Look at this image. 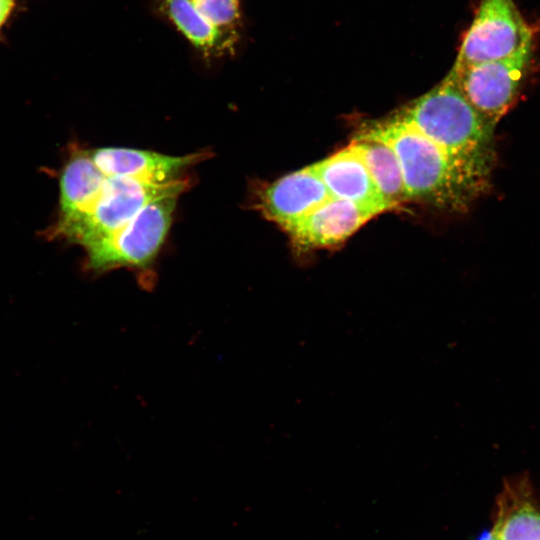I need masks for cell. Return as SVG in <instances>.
I'll use <instances>...</instances> for the list:
<instances>
[{
    "mask_svg": "<svg viewBox=\"0 0 540 540\" xmlns=\"http://www.w3.org/2000/svg\"><path fill=\"white\" fill-rule=\"evenodd\" d=\"M107 176L96 166L89 151H78L65 164L60 178V216L84 211L101 191Z\"/></svg>",
    "mask_w": 540,
    "mask_h": 540,
    "instance_id": "obj_13",
    "label": "cell"
},
{
    "mask_svg": "<svg viewBox=\"0 0 540 540\" xmlns=\"http://www.w3.org/2000/svg\"><path fill=\"white\" fill-rule=\"evenodd\" d=\"M16 0H0V28L9 17Z\"/></svg>",
    "mask_w": 540,
    "mask_h": 540,
    "instance_id": "obj_16",
    "label": "cell"
},
{
    "mask_svg": "<svg viewBox=\"0 0 540 540\" xmlns=\"http://www.w3.org/2000/svg\"><path fill=\"white\" fill-rule=\"evenodd\" d=\"M152 5L206 62L236 54L240 41L221 33L208 23L189 0H152Z\"/></svg>",
    "mask_w": 540,
    "mask_h": 540,
    "instance_id": "obj_12",
    "label": "cell"
},
{
    "mask_svg": "<svg viewBox=\"0 0 540 540\" xmlns=\"http://www.w3.org/2000/svg\"><path fill=\"white\" fill-rule=\"evenodd\" d=\"M533 64L534 46L511 57L451 67L448 74L468 103L497 126L517 102Z\"/></svg>",
    "mask_w": 540,
    "mask_h": 540,
    "instance_id": "obj_5",
    "label": "cell"
},
{
    "mask_svg": "<svg viewBox=\"0 0 540 540\" xmlns=\"http://www.w3.org/2000/svg\"><path fill=\"white\" fill-rule=\"evenodd\" d=\"M197 12L221 33L238 41L242 38L241 0H189Z\"/></svg>",
    "mask_w": 540,
    "mask_h": 540,
    "instance_id": "obj_15",
    "label": "cell"
},
{
    "mask_svg": "<svg viewBox=\"0 0 540 540\" xmlns=\"http://www.w3.org/2000/svg\"><path fill=\"white\" fill-rule=\"evenodd\" d=\"M96 166L107 177H118L152 184L180 179L184 169L207 157L193 153L172 156L130 148L105 147L89 151Z\"/></svg>",
    "mask_w": 540,
    "mask_h": 540,
    "instance_id": "obj_9",
    "label": "cell"
},
{
    "mask_svg": "<svg viewBox=\"0 0 540 540\" xmlns=\"http://www.w3.org/2000/svg\"><path fill=\"white\" fill-rule=\"evenodd\" d=\"M351 143L361 155L383 199L394 208L408 200L401 166L393 148L363 133Z\"/></svg>",
    "mask_w": 540,
    "mask_h": 540,
    "instance_id": "obj_14",
    "label": "cell"
},
{
    "mask_svg": "<svg viewBox=\"0 0 540 540\" xmlns=\"http://www.w3.org/2000/svg\"><path fill=\"white\" fill-rule=\"evenodd\" d=\"M188 184L184 178L152 184L107 177L95 200L84 211L58 219L55 233L86 249L127 223L149 203L167 196H179Z\"/></svg>",
    "mask_w": 540,
    "mask_h": 540,
    "instance_id": "obj_3",
    "label": "cell"
},
{
    "mask_svg": "<svg viewBox=\"0 0 540 540\" xmlns=\"http://www.w3.org/2000/svg\"><path fill=\"white\" fill-rule=\"evenodd\" d=\"M362 133L393 148L401 166L408 200L463 211L491 185V180L395 114L373 122Z\"/></svg>",
    "mask_w": 540,
    "mask_h": 540,
    "instance_id": "obj_1",
    "label": "cell"
},
{
    "mask_svg": "<svg viewBox=\"0 0 540 540\" xmlns=\"http://www.w3.org/2000/svg\"><path fill=\"white\" fill-rule=\"evenodd\" d=\"M313 165L332 198L395 209L379 193L352 143Z\"/></svg>",
    "mask_w": 540,
    "mask_h": 540,
    "instance_id": "obj_10",
    "label": "cell"
},
{
    "mask_svg": "<svg viewBox=\"0 0 540 540\" xmlns=\"http://www.w3.org/2000/svg\"><path fill=\"white\" fill-rule=\"evenodd\" d=\"M178 196L159 198L127 223L86 248L89 269L146 267L157 255L170 228Z\"/></svg>",
    "mask_w": 540,
    "mask_h": 540,
    "instance_id": "obj_4",
    "label": "cell"
},
{
    "mask_svg": "<svg viewBox=\"0 0 540 540\" xmlns=\"http://www.w3.org/2000/svg\"><path fill=\"white\" fill-rule=\"evenodd\" d=\"M394 114L491 180L496 163V126L468 103L448 73Z\"/></svg>",
    "mask_w": 540,
    "mask_h": 540,
    "instance_id": "obj_2",
    "label": "cell"
},
{
    "mask_svg": "<svg viewBox=\"0 0 540 540\" xmlns=\"http://www.w3.org/2000/svg\"><path fill=\"white\" fill-rule=\"evenodd\" d=\"M496 506L494 540H540V502L526 473L504 481Z\"/></svg>",
    "mask_w": 540,
    "mask_h": 540,
    "instance_id": "obj_11",
    "label": "cell"
},
{
    "mask_svg": "<svg viewBox=\"0 0 540 540\" xmlns=\"http://www.w3.org/2000/svg\"><path fill=\"white\" fill-rule=\"evenodd\" d=\"M534 46V30L514 0H481L452 67L514 56Z\"/></svg>",
    "mask_w": 540,
    "mask_h": 540,
    "instance_id": "obj_6",
    "label": "cell"
},
{
    "mask_svg": "<svg viewBox=\"0 0 540 540\" xmlns=\"http://www.w3.org/2000/svg\"><path fill=\"white\" fill-rule=\"evenodd\" d=\"M383 212L386 210L379 206L330 197L284 231L299 251L329 248L343 243Z\"/></svg>",
    "mask_w": 540,
    "mask_h": 540,
    "instance_id": "obj_7",
    "label": "cell"
},
{
    "mask_svg": "<svg viewBox=\"0 0 540 540\" xmlns=\"http://www.w3.org/2000/svg\"><path fill=\"white\" fill-rule=\"evenodd\" d=\"M330 197L312 164L277 179L263 189L259 207L265 217L285 230Z\"/></svg>",
    "mask_w": 540,
    "mask_h": 540,
    "instance_id": "obj_8",
    "label": "cell"
}]
</instances>
